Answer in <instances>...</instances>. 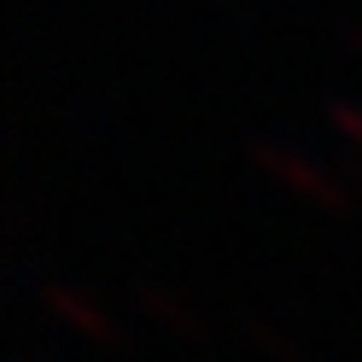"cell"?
<instances>
[{"mask_svg": "<svg viewBox=\"0 0 362 362\" xmlns=\"http://www.w3.org/2000/svg\"><path fill=\"white\" fill-rule=\"evenodd\" d=\"M345 35H351V41H356V47H362V24H345Z\"/></svg>", "mask_w": 362, "mask_h": 362, "instance_id": "cell-1", "label": "cell"}]
</instances>
